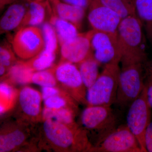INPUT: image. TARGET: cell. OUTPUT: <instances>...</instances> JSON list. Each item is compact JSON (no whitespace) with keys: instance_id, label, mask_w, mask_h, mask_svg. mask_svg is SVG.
I'll list each match as a JSON object with an SVG mask.
<instances>
[{"instance_id":"cb8c5ba5","label":"cell","mask_w":152,"mask_h":152,"mask_svg":"<svg viewBox=\"0 0 152 152\" xmlns=\"http://www.w3.org/2000/svg\"><path fill=\"white\" fill-rule=\"evenodd\" d=\"M34 72V71L20 62L11 68L9 75L14 81L18 83L26 84L31 82Z\"/></svg>"},{"instance_id":"484cf974","label":"cell","mask_w":152,"mask_h":152,"mask_svg":"<svg viewBox=\"0 0 152 152\" xmlns=\"http://www.w3.org/2000/svg\"><path fill=\"white\" fill-rule=\"evenodd\" d=\"M42 31L45 41V49L56 53L59 42L54 28L50 23H46L43 25Z\"/></svg>"},{"instance_id":"83f0119b","label":"cell","mask_w":152,"mask_h":152,"mask_svg":"<svg viewBox=\"0 0 152 152\" xmlns=\"http://www.w3.org/2000/svg\"><path fill=\"white\" fill-rule=\"evenodd\" d=\"M144 87L146 92L147 100L152 109V62H147L145 66Z\"/></svg>"},{"instance_id":"836d02e7","label":"cell","mask_w":152,"mask_h":152,"mask_svg":"<svg viewBox=\"0 0 152 152\" xmlns=\"http://www.w3.org/2000/svg\"><path fill=\"white\" fill-rule=\"evenodd\" d=\"M15 1H16V0H1V7H4V6L6 4L12 3L13 2ZM26 1H34V0H26Z\"/></svg>"},{"instance_id":"7c38bea8","label":"cell","mask_w":152,"mask_h":152,"mask_svg":"<svg viewBox=\"0 0 152 152\" xmlns=\"http://www.w3.org/2000/svg\"><path fill=\"white\" fill-rule=\"evenodd\" d=\"M61 46L62 58L65 62L79 64L93 56L91 42L86 34H79Z\"/></svg>"},{"instance_id":"44dd1931","label":"cell","mask_w":152,"mask_h":152,"mask_svg":"<svg viewBox=\"0 0 152 152\" xmlns=\"http://www.w3.org/2000/svg\"><path fill=\"white\" fill-rule=\"evenodd\" d=\"M77 110L72 108L64 107L60 109L44 108L42 117L44 120L53 119L65 124L72 126L75 124L74 118Z\"/></svg>"},{"instance_id":"5b68a950","label":"cell","mask_w":152,"mask_h":152,"mask_svg":"<svg viewBox=\"0 0 152 152\" xmlns=\"http://www.w3.org/2000/svg\"><path fill=\"white\" fill-rule=\"evenodd\" d=\"M81 122L87 133L94 135L95 146L118 126V118L111 107L88 106L82 113Z\"/></svg>"},{"instance_id":"d6986e66","label":"cell","mask_w":152,"mask_h":152,"mask_svg":"<svg viewBox=\"0 0 152 152\" xmlns=\"http://www.w3.org/2000/svg\"><path fill=\"white\" fill-rule=\"evenodd\" d=\"M79 65L82 80L87 90L94 83L99 75V66L100 64L92 56Z\"/></svg>"},{"instance_id":"f1b7e54d","label":"cell","mask_w":152,"mask_h":152,"mask_svg":"<svg viewBox=\"0 0 152 152\" xmlns=\"http://www.w3.org/2000/svg\"><path fill=\"white\" fill-rule=\"evenodd\" d=\"M60 94L50 97L44 100L45 107L52 109H60L66 107V106L72 108L74 109H77L68 106V101H66L64 98L60 96Z\"/></svg>"},{"instance_id":"f546056e","label":"cell","mask_w":152,"mask_h":152,"mask_svg":"<svg viewBox=\"0 0 152 152\" xmlns=\"http://www.w3.org/2000/svg\"><path fill=\"white\" fill-rule=\"evenodd\" d=\"M15 60V57L12 50L5 45L1 46L0 49V62L1 64L9 67Z\"/></svg>"},{"instance_id":"ffe728a7","label":"cell","mask_w":152,"mask_h":152,"mask_svg":"<svg viewBox=\"0 0 152 152\" xmlns=\"http://www.w3.org/2000/svg\"><path fill=\"white\" fill-rule=\"evenodd\" d=\"M26 136L19 129L1 133L0 136V152H8L20 146L26 140Z\"/></svg>"},{"instance_id":"9a60e30c","label":"cell","mask_w":152,"mask_h":152,"mask_svg":"<svg viewBox=\"0 0 152 152\" xmlns=\"http://www.w3.org/2000/svg\"><path fill=\"white\" fill-rule=\"evenodd\" d=\"M53 14L77 27H80L84 17L85 10L81 7L69 4L60 0H48Z\"/></svg>"},{"instance_id":"ac0fdd59","label":"cell","mask_w":152,"mask_h":152,"mask_svg":"<svg viewBox=\"0 0 152 152\" xmlns=\"http://www.w3.org/2000/svg\"><path fill=\"white\" fill-rule=\"evenodd\" d=\"M136 13L146 37L152 44V0H135Z\"/></svg>"},{"instance_id":"3957f363","label":"cell","mask_w":152,"mask_h":152,"mask_svg":"<svg viewBox=\"0 0 152 152\" xmlns=\"http://www.w3.org/2000/svg\"><path fill=\"white\" fill-rule=\"evenodd\" d=\"M119 63H112L104 66L103 70L96 81L87 90L88 106L111 107L116 99Z\"/></svg>"},{"instance_id":"ba28073f","label":"cell","mask_w":152,"mask_h":152,"mask_svg":"<svg viewBox=\"0 0 152 152\" xmlns=\"http://www.w3.org/2000/svg\"><path fill=\"white\" fill-rule=\"evenodd\" d=\"M14 52L19 58L29 60L42 51L45 41L42 31L36 26H28L19 29L12 40Z\"/></svg>"},{"instance_id":"1f68e13d","label":"cell","mask_w":152,"mask_h":152,"mask_svg":"<svg viewBox=\"0 0 152 152\" xmlns=\"http://www.w3.org/2000/svg\"><path fill=\"white\" fill-rule=\"evenodd\" d=\"M145 143L147 152H152V120L146 131Z\"/></svg>"},{"instance_id":"d4e9b609","label":"cell","mask_w":152,"mask_h":152,"mask_svg":"<svg viewBox=\"0 0 152 152\" xmlns=\"http://www.w3.org/2000/svg\"><path fill=\"white\" fill-rule=\"evenodd\" d=\"M55 70L37 71L33 73L31 83L43 87H56L58 83Z\"/></svg>"},{"instance_id":"7402d4cb","label":"cell","mask_w":152,"mask_h":152,"mask_svg":"<svg viewBox=\"0 0 152 152\" xmlns=\"http://www.w3.org/2000/svg\"><path fill=\"white\" fill-rule=\"evenodd\" d=\"M56 53L44 49L39 54L27 62H22L25 66L34 72L45 70L50 67L54 62Z\"/></svg>"},{"instance_id":"603a6c76","label":"cell","mask_w":152,"mask_h":152,"mask_svg":"<svg viewBox=\"0 0 152 152\" xmlns=\"http://www.w3.org/2000/svg\"><path fill=\"white\" fill-rule=\"evenodd\" d=\"M104 4L112 9L122 19L137 15L135 0H100Z\"/></svg>"},{"instance_id":"6da1fadb","label":"cell","mask_w":152,"mask_h":152,"mask_svg":"<svg viewBox=\"0 0 152 152\" xmlns=\"http://www.w3.org/2000/svg\"><path fill=\"white\" fill-rule=\"evenodd\" d=\"M142 24L137 15L123 19L117 31L121 65L148 61Z\"/></svg>"},{"instance_id":"8fae6325","label":"cell","mask_w":152,"mask_h":152,"mask_svg":"<svg viewBox=\"0 0 152 152\" xmlns=\"http://www.w3.org/2000/svg\"><path fill=\"white\" fill-rule=\"evenodd\" d=\"M89 7L88 19L93 29L104 32H117L122 19L116 12L100 0H92Z\"/></svg>"},{"instance_id":"277c9868","label":"cell","mask_w":152,"mask_h":152,"mask_svg":"<svg viewBox=\"0 0 152 152\" xmlns=\"http://www.w3.org/2000/svg\"><path fill=\"white\" fill-rule=\"evenodd\" d=\"M146 63L121 65L115 104L122 108H128L140 96L144 88Z\"/></svg>"},{"instance_id":"4fadbf2b","label":"cell","mask_w":152,"mask_h":152,"mask_svg":"<svg viewBox=\"0 0 152 152\" xmlns=\"http://www.w3.org/2000/svg\"><path fill=\"white\" fill-rule=\"evenodd\" d=\"M42 99V94L31 87H24L19 93L20 107L26 116L31 118L39 116Z\"/></svg>"},{"instance_id":"e0dca14e","label":"cell","mask_w":152,"mask_h":152,"mask_svg":"<svg viewBox=\"0 0 152 152\" xmlns=\"http://www.w3.org/2000/svg\"><path fill=\"white\" fill-rule=\"evenodd\" d=\"M49 23L54 28L61 46L79 35L76 26L70 22L59 18L55 14L51 17Z\"/></svg>"},{"instance_id":"8992f818","label":"cell","mask_w":152,"mask_h":152,"mask_svg":"<svg viewBox=\"0 0 152 152\" xmlns=\"http://www.w3.org/2000/svg\"><path fill=\"white\" fill-rule=\"evenodd\" d=\"M151 110L144 87L140 96L128 107L126 124L137 140L142 152H147L145 143L146 131L151 121Z\"/></svg>"},{"instance_id":"9c48e42d","label":"cell","mask_w":152,"mask_h":152,"mask_svg":"<svg viewBox=\"0 0 152 152\" xmlns=\"http://www.w3.org/2000/svg\"><path fill=\"white\" fill-rule=\"evenodd\" d=\"M89 151L142 152L137 140L126 124L118 126Z\"/></svg>"},{"instance_id":"30bf717a","label":"cell","mask_w":152,"mask_h":152,"mask_svg":"<svg viewBox=\"0 0 152 152\" xmlns=\"http://www.w3.org/2000/svg\"><path fill=\"white\" fill-rule=\"evenodd\" d=\"M57 80L66 87L76 102L87 104V88L82 80L78 68L72 63H61L55 70Z\"/></svg>"},{"instance_id":"d6a6232c","label":"cell","mask_w":152,"mask_h":152,"mask_svg":"<svg viewBox=\"0 0 152 152\" xmlns=\"http://www.w3.org/2000/svg\"><path fill=\"white\" fill-rule=\"evenodd\" d=\"M69 4L81 7L86 9L89 7L92 0H60Z\"/></svg>"},{"instance_id":"4dcf8cb0","label":"cell","mask_w":152,"mask_h":152,"mask_svg":"<svg viewBox=\"0 0 152 152\" xmlns=\"http://www.w3.org/2000/svg\"><path fill=\"white\" fill-rule=\"evenodd\" d=\"M60 91L56 87H43L42 96L43 100L53 96L60 94Z\"/></svg>"},{"instance_id":"4316f807","label":"cell","mask_w":152,"mask_h":152,"mask_svg":"<svg viewBox=\"0 0 152 152\" xmlns=\"http://www.w3.org/2000/svg\"><path fill=\"white\" fill-rule=\"evenodd\" d=\"M0 113L1 114L5 113L12 104L15 96V93L12 87L5 83H1L0 85Z\"/></svg>"},{"instance_id":"52a82bcc","label":"cell","mask_w":152,"mask_h":152,"mask_svg":"<svg viewBox=\"0 0 152 152\" xmlns=\"http://www.w3.org/2000/svg\"><path fill=\"white\" fill-rule=\"evenodd\" d=\"M86 34L90 39L93 56L100 65L121 62L117 32H104L93 29Z\"/></svg>"},{"instance_id":"5bb4252c","label":"cell","mask_w":152,"mask_h":152,"mask_svg":"<svg viewBox=\"0 0 152 152\" xmlns=\"http://www.w3.org/2000/svg\"><path fill=\"white\" fill-rule=\"evenodd\" d=\"M28 2L26 13L18 30L28 26L41 24L45 20L47 12H53L48 0H34Z\"/></svg>"},{"instance_id":"e575fe53","label":"cell","mask_w":152,"mask_h":152,"mask_svg":"<svg viewBox=\"0 0 152 152\" xmlns=\"http://www.w3.org/2000/svg\"><path fill=\"white\" fill-rule=\"evenodd\" d=\"M6 69L7 68L5 66L1 64V66H0V75L1 76L3 75L5 73Z\"/></svg>"},{"instance_id":"7a4b0ae2","label":"cell","mask_w":152,"mask_h":152,"mask_svg":"<svg viewBox=\"0 0 152 152\" xmlns=\"http://www.w3.org/2000/svg\"><path fill=\"white\" fill-rule=\"evenodd\" d=\"M43 130L49 142L59 149L89 151L92 147L86 131L77 124L69 126L54 120H45Z\"/></svg>"},{"instance_id":"2e32d148","label":"cell","mask_w":152,"mask_h":152,"mask_svg":"<svg viewBox=\"0 0 152 152\" xmlns=\"http://www.w3.org/2000/svg\"><path fill=\"white\" fill-rule=\"evenodd\" d=\"M28 7L23 3L12 4L1 18L0 28L1 33L18 29L24 18Z\"/></svg>"}]
</instances>
